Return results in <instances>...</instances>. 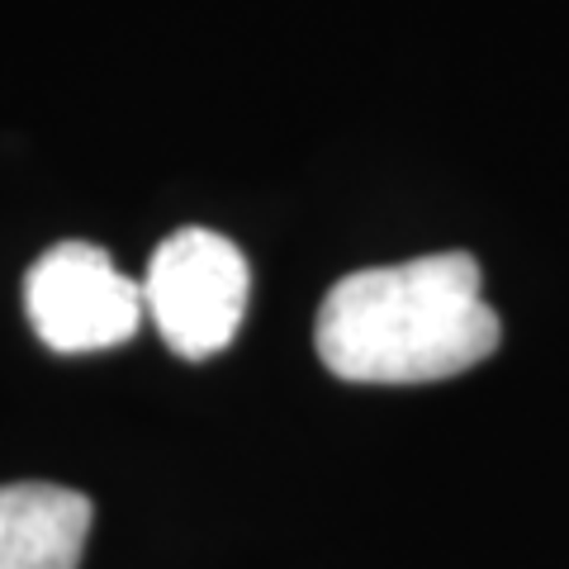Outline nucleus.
Here are the masks:
<instances>
[{
  "label": "nucleus",
  "mask_w": 569,
  "mask_h": 569,
  "mask_svg": "<svg viewBox=\"0 0 569 569\" xmlns=\"http://www.w3.org/2000/svg\"><path fill=\"white\" fill-rule=\"evenodd\" d=\"M318 356L351 385H427L489 361L498 313L470 252H437L403 266L342 276L318 309Z\"/></svg>",
  "instance_id": "nucleus-1"
},
{
  "label": "nucleus",
  "mask_w": 569,
  "mask_h": 569,
  "mask_svg": "<svg viewBox=\"0 0 569 569\" xmlns=\"http://www.w3.org/2000/svg\"><path fill=\"white\" fill-rule=\"evenodd\" d=\"M142 299L162 342L186 361H204L238 337L247 299H252V271L238 242H228L223 233L181 228L152 252Z\"/></svg>",
  "instance_id": "nucleus-2"
},
{
  "label": "nucleus",
  "mask_w": 569,
  "mask_h": 569,
  "mask_svg": "<svg viewBox=\"0 0 569 569\" xmlns=\"http://www.w3.org/2000/svg\"><path fill=\"white\" fill-rule=\"evenodd\" d=\"M24 309L43 347L62 356H91L129 342L148 318V299L104 247L58 242L29 266Z\"/></svg>",
  "instance_id": "nucleus-3"
},
{
  "label": "nucleus",
  "mask_w": 569,
  "mask_h": 569,
  "mask_svg": "<svg viewBox=\"0 0 569 569\" xmlns=\"http://www.w3.org/2000/svg\"><path fill=\"white\" fill-rule=\"evenodd\" d=\"M91 518V498L77 489L0 485V569H77Z\"/></svg>",
  "instance_id": "nucleus-4"
}]
</instances>
